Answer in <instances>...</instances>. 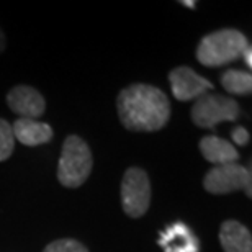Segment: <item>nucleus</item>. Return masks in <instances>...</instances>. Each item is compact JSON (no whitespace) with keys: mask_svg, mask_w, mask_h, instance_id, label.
Segmentation results:
<instances>
[{"mask_svg":"<svg viewBox=\"0 0 252 252\" xmlns=\"http://www.w3.org/2000/svg\"><path fill=\"white\" fill-rule=\"evenodd\" d=\"M120 122L136 133L159 131L170 118V102L162 90L149 84L128 85L118 94Z\"/></svg>","mask_w":252,"mask_h":252,"instance_id":"1","label":"nucleus"},{"mask_svg":"<svg viewBox=\"0 0 252 252\" xmlns=\"http://www.w3.org/2000/svg\"><path fill=\"white\" fill-rule=\"evenodd\" d=\"M248 48V38L239 30H218L206 34L200 41L196 48V59L206 67H220L238 61Z\"/></svg>","mask_w":252,"mask_h":252,"instance_id":"2","label":"nucleus"},{"mask_svg":"<svg viewBox=\"0 0 252 252\" xmlns=\"http://www.w3.org/2000/svg\"><path fill=\"white\" fill-rule=\"evenodd\" d=\"M92 162L89 144L75 134L67 136L58 165V180L67 189L80 187L92 172Z\"/></svg>","mask_w":252,"mask_h":252,"instance_id":"3","label":"nucleus"},{"mask_svg":"<svg viewBox=\"0 0 252 252\" xmlns=\"http://www.w3.org/2000/svg\"><path fill=\"white\" fill-rule=\"evenodd\" d=\"M241 115L238 102L226 95L205 94L191 107V122L200 128H215L223 122H236Z\"/></svg>","mask_w":252,"mask_h":252,"instance_id":"4","label":"nucleus"},{"mask_svg":"<svg viewBox=\"0 0 252 252\" xmlns=\"http://www.w3.org/2000/svg\"><path fill=\"white\" fill-rule=\"evenodd\" d=\"M203 187L208 193L213 195H228L233 191L243 190L246 195L252 196V177L251 169L239 164H224L215 165L203 177Z\"/></svg>","mask_w":252,"mask_h":252,"instance_id":"5","label":"nucleus"},{"mask_svg":"<svg viewBox=\"0 0 252 252\" xmlns=\"http://www.w3.org/2000/svg\"><path fill=\"white\" fill-rule=\"evenodd\" d=\"M123 211L131 218H141L151 205V182L146 170L129 167L122 180Z\"/></svg>","mask_w":252,"mask_h":252,"instance_id":"6","label":"nucleus"},{"mask_svg":"<svg viewBox=\"0 0 252 252\" xmlns=\"http://www.w3.org/2000/svg\"><path fill=\"white\" fill-rule=\"evenodd\" d=\"M170 89L174 97L180 102H190V100L200 98L208 90H213V84L205 77H201L193 69L180 65L170 70L169 74Z\"/></svg>","mask_w":252,"mask_h":252,"instance_id":"7","label":"nucleus"},{"mask_svg":"<svg viewBox=\"0 0 252 252\" xmlns=\"http://www.w3.org/2000/svg\"><path fill=\"white\" fill-rule=\"evenodd\" d=\"M7 105L20 118L38 120L46 110V102L36 89L17 85L7 95Z\"/></svg>","mask_w":252,"mask_h":252,"instance_id":"8","label":"nucleus"},{"mask_svg":"<svg viewBox=\"0 0 252 252\" xmlns=\"http://www.w3.org/2000/svg\"><path fill=\"white\" fill-rule=\"evenodd\" d=\"M15 139L25 146H39L46 144L53 139V129L48 123H41L38 120L18 118L12 125Z\"/></svg>","mask_w":252,"mask_h":252,"instance_id":"9","label":"nucleus"},{"mask_svg":"<svg viewBox=\"0 0 252 252\" xmlns=\"http://www.w3.org/2000/svg\"><path fill=\"white\" fill-rule=\"evenodd\" d=\"M201 156L211 164L224 165V164H236L239 159V153L229 141H226L218 136H205L201 138L200 144Z\"/></svg>","mask_w":252,"mask_h":252,"instance_id":"10","label":"nucleus"},{"mask_svg":"<svg viewBox=\"0 0 252 252\" xmlns=\"http://www.w3.org/2000/svg\"><path fill=\"white\" fill-rule=\"evenodd\" d=\"M220 243L224 252H252L251 231L234 220H228L221 224Z\"/></svg>","mask_w":252,"mask_h":252,"instance_id":"11","label":"nucleus"},{"mask_svg":"<svg viewBox=\"0 0 252 252\" xmlns=\"http://www.w3.org/2000/svg\"><path fill=\"white\" fill-rule=\"evenodd\" d=\"M159 244L164 248V252H196L198 244L193 233L182 223L169 226L160 234Z\"/></svg>","mask_w":252,"mask_h":252,"instance_id":"12","label":"nucleus"},{"mask_svg":"<svg viewBox=\"0 0 252 252\" xmlns=\"http://www.w3.org/2000/svg\"><path fill=\"white\" fill-rule=\"evenodd\" d=\"M221 85L231 95H249L252 92V75L246 70L229 69L221 75Z\"/></svg>","mask_w":252,"mask_h":252,"instance_id":"13","label":"nucleus"},{"mask_svg":"<svg viewBox=\"0 0 252 252\" xmlns=\"http://www.w3.org/2000/svg\"><path fill=\"white\" fill-rule=\"evenodd\" d=\"M15 149V136L12 125L0 118V162L7 160L13 154Z\"/></svg>","mask_w":252,"mask_h":252,"instance_id":"14","label":"nucleus"},{"mask_svg":"<svg viewBox=\"0 0 252 252\" xmlns=\"http://www.w3.org/2000/svg\"><path fill=\"white\" fill-rule=\"evenodd\" d=\"M43 252H89V249L75 239H58L49 243Z\"/></svg>","mask_w":252,"mask_h":252,"instance_id":"15","label":"nucleus"},{"mask_svg":"<svg viewBox=\"0 0 252 252\" xmlns=\"http://www.w3.org/2000/svg\"><path fill=\"white\" fill-rule=\"evenodd\" d=\"M231 138H233V141L238 146H246L249 143V133L244 126H236L233 133H231Z\"/></svg>","mask_w":252,"mask_h":252,"instance_id":"16","label":"nucleus"},{"mask_svg":"<svg viewBox=\"0 0 252 252\" xmlns=\"http://www.w3.org/2000/svg\"><path fill=\"white\" fill-rule=\"evenodd\" d=\"M251 51H252V49H251V46H249V48L246 49V51L243 53V56H244V61L248 63V65H249V67H251V65H252V59H251Z\"/></svg>","mask_w":252,"mask_h":252,"instance_id":"17","label":"nucleus"},{"mask_svg":"<svg viewBox=\"0 0 252 252\" xmlns=\"http://www.w3.org/2000/svg\"><path fill=\"white\" fill-rule=\"evenodd\" d=\"M5 49V36H3V32L0 30V53Z\"/></svg>","mask_w":252,"mask_h":252,"instance_id":"18","label":"nucleus"},{"mask_svg":"<svg viewBox=\"0 0 252 252\" xmlns=\"http://www.w3.org/2000/svg\"><path fill=\"white\" fill-rule=\"evenodd\" d=\"M182 5H185L187 8H195V2H182Z\"/></svg>","mask_w":252,"mask_h":252,"instance_id":"19","label":"nucleus"}]
</instances>
